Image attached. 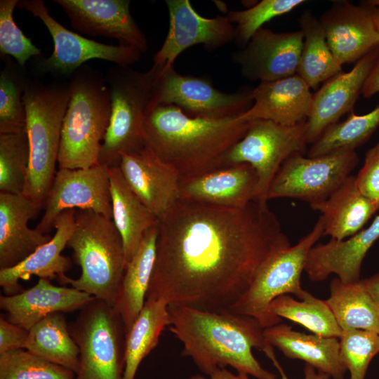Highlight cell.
<instances>
[{
  "mask_svg": "<svg viewBox=\"0 0 379 379\" xmlns=\"http://www.w3.org/2000/svg\"><path fill=\"white\" fill-rule=\"evenodd\" d=\"M171 324L168 304L147 298L139 315L125 335V368L123 379H135L142 361L157 347Z\"/></svg>",
  "mask_w": 379,
  "mask_h": 379,
  "instance_id": "obj_31",
  "label": "cell"
},
{
  "mask_svg": "<svg viewBox=\"0 0 379 379\" xmlns=\"http://www.w3.org/2000/svg\"><path fill=\"white\" fill-rule=\"evenodd\" d=\"M378 335H379V333H378Z\"/></svg>",
  "mask_w": 379,
  "mask_h": 379,
  "instance_id": "obj_50",
  "label": "cell"
},
{
  "mask_svg": "<svg viewBox=\"0 0 379 379\" xmlns=\"http://www.w3.org/2000/svg\"><path fill=\"white\" fill-rule=\"evenodd\" d=\"M36 230L47 234L64 211L89 210L112 220L109 167L100 164L86 168H59L43 205Z\"/></svg>",
  "mask_w": 379,
  "mask_h": 379,
  "instance_id": "obj_14",
  "label": "cell"
},
{
  "mask_svg": "<svg viewBox=\"0 0 379 379\" xmlns=\"http://www.w3.org/2000/svg\"><path fill=\"white\" fill-rule=\"evenodd\" d=\"M303 40L300 29L275 32L262 27L246 46L232 53V59L248 80L281 79L297 74Z\"/></svg>",
  "mask_w": 379,
  "mask_h": 379,
  "instance_id": "obj_16",
  "label": "cell"
},
{
  "mask_svg": "<svg viewBox=\"0 0 379 379\" xmlns=\"http://www.w3.org/2000/svg\"><path fill=\"white\" fill-rule=\"evenodd\" d=\"M361 281L374 302L379 306V274L361 279Z\"/></svg>",
  "mask_w": 379,
  "mask_h": 379,
  "instance_id": "obj_48",
  "label": "cell"
},
{
  "mask_svg": "<svg viewBox=\"0 0 379 379\" xmlns=\"http://www.w3.org/2000/svg\"><path fill=\"white\" fill-rule=\"evenodd\" d=\"M68 326L79 349L74 379H123L126 330L112 306L95 298Z\"/></svg>",
  "mask_w": 379,
  "mask_h": 379,
  "instance_id": "obj_9",
  "label": "cell"
},
{
  "mask_svg": "<svg viewBox=\"0 0 379 379\" xmlns=\"http://www.w3.org/2000/svg\"><path fill=\"white\" fill-rule=\"evenodd\" d=\"M119 167L131 190L158 220L180 199V175L147 147L123 154Z\"/></svg>",
  "mask_w": 379,
  "mask_h": 379,
  "instance_id": "obj_20",
  "label": "cell"
},
{
  "mask_svg": "<svg viewBox=\"0 0 379 379\" xmlns=\"http://www.w3.org/2000/svg\"><path fill=\"white\" fill-rule=\"evenodd\" d=\"M29 161L25 128L0 133V192L23 193Z\"/></svg>",
  "mask_w": 379,
  "mask_h": 379,
  "instance_id": "obj_37",
  "label": "cell"
},
{
  "mask_svg": "<svg viewBox=\"0 0 379 379\" xmlns=\"http://www.w3.org/2000/svg\"><path fill=\"white\" fill-rule=\"evenodd\" d=\"M25 350L77 373L79 349L62 312L51 314L29 330Z\"/></svg>",
  "mask_w": 379,
  "mask_h": 379,
  "instance_id": "obj_34",
  "label": "cell"
},
{
  "mask_svg": "<svg viewBox=\"0 0 379 379\" xmlns=\"http://www.w3.org/2000/svg\"><path fill=\"white\" fill-rule=\"evenodd\" d=\"M371 1H334L320 17L328 46L343 66L359 61L379 46Z\"/></svg>",
  "mask_w": 379,
  "mask_h": 379,
  "instance_id": "obj_17",
  "label": "cell"
},
{
  "mask_svg": "<svg viewBox=\"0 0 379 379\" xmlns=\"http://www.w3.org/2000/svg\"><path fill=\"white\" fill-rule=\"evenodd\" d=\"M168 311L169 330L182 343V354L190 357L204 375L230 366L256 379H278L253 354V348L266 356L274 352L256 319L180 305H168Z\"/></svg>",
  "mask_w": 379,
  "mask_h": 379,
  "instance_id": "obj_2",
  "label": "cell"
},
{
  "mask_svg": "<svg viewBox=\"0 0 379 379\" xmlns=\"http://www.w3.org/2000/svg\"><path fill=\"white\" fill-rule=\"evenodd\" d=\"M305 122L284 126L268 120L251 121L245 135L225 156L222 167L241 163L252 166L258 178L254 201L267 204L270 187L281 165L306 149Z\"/></svg>",
  "mask_w": 379,
  "mask_h": 379,
  "instance_id": "obj_10",
  "label": "cell"
},
{
  "mask_svg": "<svg viewBox=\"0 0 379 379\" xmlns=\"http://www.w3.org/2000/svg\"><path fill=\"white\" fill-rule=\"evenodd\" d=\"M321 216L312 230L296 244L275 254L258 270L242 296L227 311L256 319L264 328L281 322L270 309L277 297L293 294L299 300L307 291L301 287L300 278L310 249L324 235Z\"/></svg>",
  "mask_w": 379,
  "mask_h": 379,
  "instance_id": "obj_8",
  "label": "cell"
},
{
  "mask_svg": "<svg viewBox=\"0 0 379 379\" xmlns=\"http://www.w3.org/2000/svg\"><path fill=\"white\" fill-rule=\"evenodd\" d=\"M275 368L278 370L280 374L279 379H289L283 368L277 360L276 355L272 356L270 359ZM304 379H330V376L326 373L318 371L315 368L308 364H305L304 366Z\"/></svg>",
  "mask_w": 379,
  "mask_h": 379,
  "instance_id": "obj_46",
  "label": "cell"
},
{
  "mask_svg": "<svg viewBox=\"0 0 379 379\" xmlns=\"http://www.w3.org/2000/svg\"><path fill=\"white\" fill-rule=\"evenodd\" d=\"M95 298L73 287L56 286L39 278L32 288L0 296V308L7 319L29 331L46 317L82 309Z\"/></svg>",
  "mask_w": 379,
  "mask_h": 379,
  "instance_id": "obj_24",
  "label": "cell"
},
{
  "mask_svg": "<svg viewBox=\"0 0 379 379\" xmlns=\"http://www.w3.org/2000/svg\"><path fill=\"white\" fill-rule=\"evenodd\" d=\"M109 176L112 220L122 239L127 265L145 232L159 220L131 190L119 166L109 168Z\"/></svg>",
  "mask_w": 379,
  "mask_h": 379,
  "instance_id": "obj_30",
  "label": "cell"
},
{
  "mask_svg": "<svg viewBox=\"0 0 379 379\" xmlns=\"http://www.w3.org/2000/svg\"><path fill=\"white\" fill-rule=\"evenodd\" d=\"M298 22L304 40L297 75L310 88L317 89L321 84L343 72L342 65L328 46L319 18L310 10H305Z\"/></svg>",
  "mask_w": 379,
  "mask_h": 379,
  "instance_id": "obj_32",
  "label": "cell"
},
{
  "mask_svg": "<svg viewBox=\"0 0 379 379\" xmlns=\"http://www.w3.org/2000/svg\"><path fill=\"white\" fill-rule=\"evenodd\" d=\"M326 302L342 330L363 329L379 333V306L365 288L361 279L344 283L338 277L330 284Z\"/></svg>",
  "mask_w": 379,
  "mask_h": 379,
  "instance_id": "obj_33",
  "label": "cell"
},
{
  "mask_svg": "<svg viewBox=\"0 0 379 379\" xmlns=\"http://www.w3.org/2000/svg\"><path fill=\"white\" fill-rule=\"evenodd\" d=\"M41 208L22 194L0 192V270L16 266L51 239L28 226Z\"/></svg>",
  "mask_w": 379,
  "mask_h": 379,
  "instance_id": "obj_26",
  "label": "cell"
},
{
  "mask_svg": "<svg viewBox=\"0 0 379 379\" xmlns=\"http://www.w3.org/2000/svg\"><path fill=\"white\" fill-rule=\"evenodd\" d=\"M290 246L267 204L252 201L244 208H228L179 199L159 220L147 298L227 310L263 264Z\"/></svg>",
  "mask_w": 379,
  "mask_h": 379,
  "instance_id": "obj_1",
  "label": "cell"
},
{
  "mask_svg": "<svg viewBox=\"0 0 379 379\" xmlns=\"http://www.w3.org/2000/svg\"><path fill=\"white\" fill-rule=\"evenodd\" d=\"M379 127V104L370 112L357 115L352 111L343 121L328 127L311 145L308 157H317L338 151H355Z\"/></svg>",
  "mask_w": 379,
  "mask_h": 379,
  "instance_id": "obj_36",
  "label": "cell"
},
{
  "mask_svg": "<svg viewBox=\"0 0 379 379\" xmlns=\"http://www.w3.org/2000/svg\"><path fill=\"white\" fill-rule=\"evenodd\" d=\"M18 2V0L0 1V53L3 57H13L20 67L25 69L26 62L31 58L40 55L41 50L14 21L13 11Z\"/></svg>",
  "mask_w": 379,
  "mask_h": 379,
  "instance_id": "obj_42",
  "label": "cell"
},
{
  "mask_svg": "<svg viewBox=\"0 0 379 379\" xmlns=\"http://www.w3.org/2000/svg\"><path fill=\"white\" fill-rule=\"evenodd\" d=\"M190 379H249L248 375L243 373H233L226 368H218L208 375H194Z\"/></svg>",
  "mask_w": 379,
  "mask_h": 379,
  "instance_id": "obj_47",
  "label": "cell"
},
{
  "mask_svg": "<svg viewBox=\"0 0 379 379\" xmlns=\"http://www.w3.org/2000/svg\"><path fill=\"white\" fill-rule=\"evenodd\" d=\"M264 335L287 358L302 360L333 379H345L347 369L340 359L338 338L306 334L281 323L265 328Z\"/></svg>",
  "mask_w": 379,
  "mask_h": 379,
  "instance_id": "obj_27",
  "label": "cell"
},
{
  "mask_svg": "<svg viewBox=\"0 0 379 379\" xmlns=\"http://www.w3.org/2000/svg\"><path fill=\"white\" fill-rule=\"evenodd\" d=\"M313 94L307 84L295 74L262 81L252 91L251 107L239 117L241 120H268L284 126L306 121Z\"/></svg>",
  "mask_w": 379,
  "mask_h": 379,
  "instance_id": "obj_25",
  "label": "cell"
},
{
  "mask_svg": "<svg viewBox=\"0 0 379 379\" xmlns=\"http://www.w3.org/2000/svg\"><path fill=\"white\" fill-rule=\"evenodd\" d=\"M252 91L244 88L231 93L222 92L206 79L180 74L171 66L161 69L149 109L159 105H174L192 117H239L251 107Z\"/></svg>",
  "mask_w": 379,
  "mask_h": 379,
  "instance_id": "obj_11",
  "label": "cell"
},
{
  "mask_svg": "<svg viewBox=\"0 0 379 379\" xmlns=\"http://www.w3.org/2000/svg\"><path fill=\"white\" fill-rule=\"evenodd\" d=\"M67 247L81 270L67 284L114 306L126 263L122 239L113 220L89 210H76Z\"/></svg>",
  "mask_w": 379,
  "mask_h": 379,
  "instance_id": "obj_6",
  "label": "cell"
},
{
  "mask_svg": "<svg viewBox=\"0 0 379 379\" xmlns=\"http://www.w3.org/2000/svg\"><path fill=\"white\" fill-rule=\"evenodd\" d=\"M375 6L373 10V19L377 32L379 34V1H371Z\"/></svg>",
  "mask_w": 379,
  "mask_h": 379,
  "instance_id": "obj_49",
  "label": "cell"
},
{
  "mask_svg": "<svg viewBox=\"0 0 379 379\" xmlns=\"http://www.w3.org/2000/svg\"><path fill=\"white\" fill-rule=\"evenodd\" d=\"M69 100L68 84H44L27 78L23 102L29 161L22 194L41 208L56 173L62 121Z\"/></svg>",
  "mask_w": 379,
  "mask_h": 379,
  "instance_id": "obj_5",
  "label": "cell"
},
{
  "mask_svg": "<svg viewBox=\"0 0 379 379\" xmlns=\"http://www.w3.org/2000/svg\"><path fill=\"white\" fill-rule=\"evenodd\" d=\"M69 18L72 27L89 36L117 39L119 45L141 53L147 49L143 32L132 17L129 0H54Z\"/></svg>",
  "mask_w": 379,
  "mask_h": 379,
  "instance_id": "obj_18",
  "label": "cell"
},
{
  "mask_svg": "<svg viewBox=\"0 0 379 379\" xmlns=\"http://www.w3.org/2000/svg\"><path fill=\"white\" fill-rule=\"evenodd\" d=\"M258 175L248 164L225 166L201 175L180 177V199L228 208L255 200Z\"/></svg>",
  "mask_w": 379,
  "mask_h": 379,
  "instance_id": "obj_21",
  "label": "cell"
},
{
  "mask_svg": "<svg viewBox=\"0 0 379 379\" xmlns=\"http://www.w3.org/2000/svg\"><path fill=\"white\" fill-rule=\"evenodd\" d=\"M158 234L159 222L145 232L125 270L113 307L121 317L126 333L146 300L156 260Z\"/></svg>",
  "mask_w": 379,
  "mask_h": 379,
  "instance_id": "obj_29",
  "label": "cell"
},
{
  "mask_svg": "<svg viewBox=\"0 0 379 379\" xmlns=\"http://www.w3.org/2000/svg\"><path fill=\"white\" fill-rule=\"evenodd\" d=\"M17 8L39 18L53 39L52 54L40 60L37 65L42 73L71 76L90 60L100 59L117 65L130 66L141 57L142 53L134 48L105 44L67 29L50 15L42 0H18Z\"/></svg>",
  "mask_w": 379,
  "mask_h": 379,
  "instance_id": "obj_13",
  "label": "cell"
},
{
  "mask_svg": "<svg viewBox=\"0 0 379 379\" xmlns=\"http://www.w3.org/2000/svg\"><path fill=\"white\" fill-rule=\"evenodd\" d=\"M75 209L62 212L54 225V236L39 246L22 262L11 268L0 270V286L6 295H12L23 291L20 280H28L32 276L44 279H56L62 285H67L69 277L66 272L71 268L70 259L62 255L75 226Z\"/></svg>",
  "mask_w": 379,
  "mask_h": 379,
  "instance_id": "obj_22",
  "label": "cell"
},
{
  "mask_svg": "<svg viewBox=\"0 0 379 379\" xmlns=\"http://www.w3.org/2000/svg\"><path fill=\"white\" fill-rule=\"evenodd\" d=\"M358 162L356 151H338L317 157L293 154L275 175L267 199L293 198L310 205L324 201L342 185Z\"/></svg>",
  "mask_w": 379,
  "mask_h": 379,
  "instance_id": "obj_12",
  "label": "cell"
},
{
  "mask_svg": "<svg viewBox=\"0 0 379 379\" xmlns=\"http://www.w3.org/2000/svg\"><path fill=\"white\" fill-rule=\"evenodd\" d=\"M378 56L379 46L357 61L350 72H343L331 78L313 94L310 112L305 122L307 144L314 143L328 127L353 111Z\"/></svg>",
  "mask_w": 379,
  "mask_h": 379,
  "instance_id": "obj_19",
  "label": "cell"
},
{
  "mask_svg": "<svg viewBox=\"0 0 379 379\" xmlns=\"http://www.w3.org/2000/svg\"><path fill=\"white\" fill-rule=\"evenodd\" d=\"M169 29L165 40L153 58L161 68L173 66L177 57L187 48L202 44L208 51L234 40V25L227 15L201 16L189 0H166Z\"/></svg>",
  "mask_w": 379,
  "mask_h": 379,
  "instance_id": "obj_15",
  "label": "cell"
},
{
  "mask_svg": "<svg viewBox=\"0 0 379 379\" xmlns=\"http://www.w3.org/2000/svg\"><path fill=\"white\" fill-rule=\"evenodd\" d=\"M161 67L145 72L116 65L105 76L111 93L110 121L102 145L99 164L119 166L121 156L146 147L144 119L149 111L154 86Z\"/></svg>",
  "mask_w": 379,
  "mask_h": 379,
  "instance_id": "obj_7",
  "label": "cell"
},
{
  "mask_svg": "<svg viewBox=\"0 0 379 379\" xmlns=\"http://www.w3.org/2000/svg\"><path fill=\"white\" fill-rule=\"evenodd\" d=\"M271 312L305 327L314 334L339 338L342 329L327 305L323 300L307 292L301 300L288 294L275 298L270 304Z\"/></svg>",
  "mask_w": 379,
  "mask_h": 379,
  "instance_id": "obj_35",
  "label": "cell"
},
{
  "mask_svg": "<svg viewBox=\"0 0 379 379\" xmlns=\"http://www.w3.org/2000/svg\"><path fill=\"white\" fill-rule=\"evenodd\" d=\"M379 239V215L367 228L344 240L331 239L314 245L305 267L312 281H322L335 274L344 283L360 281L361 267L368 251Z\"/></svg>",
  "mask_w": 379,
  "mask_h": 379,
  "instance_id": "obj_23",
  "label": "cell"
},
{
  "mask_svg": "<svg viewBox=\"0 0 379 379\" xmlns=\"http://www.w3.org/2000/svg\"><path fill=\"white\" fill-rule=\"evenodd\" d=\"M304 2V0H262L244 10L230 11L227 17L235 25L234 41L246 46L265 22L291 12Z\"/></svg>",
  "mask_w": 379,
  "mask_h": 379,
  "instance_id": "obj_40",
  "label": "cell"
},
{
  "mask_svg": "<svg viewBox=\"0 0 379 379\" xmlns=\"http://www.w3.org/2000/svg\"><path fill=\"white\" fill-rule=\"evenodd\" d=\"M361 193L379 210V142L366 153L364 164L355 176Z\"/></svg>",
  "mask_w": 379,
  "mask_h": 379,
  "instance_id": "obj_43",
  "label": "cell"
},
{
  "mask_svg": "<svg viewBox=\"0 0 379 379\" xmlns=\"http://www.w3.org/2000/svg\"><path fill=\"white\" fill-rule=\"evenodd\" d=\"M75 373L27 350L0 354V379H74Z\"/></svg>",
  "mask_w": 379,
  "mask_h": 379,
  "instance_id": "obj_39",
  "label": "cell"
},
{
  "mask_svg": "<svg viewBox=\"0 0 379 379\" xmlns=\"http://www.w3.org/2000/svg\"><path fill=\"white\" fill-rule=\"evenodd\" d=\"M29 331L0 317V354L25 349Z\"/></svg>",
  "mask_w": 379,
  "mask_h": 379,
  "instance_id": "obj_44",
  "label": "cell"
},
{
  "mask_svg": "<svg viewBox=\"0 0 379 379\" xmlns=\"http://www.w3.org/2000/svg\"><path fill=\"white\" fill-rule=\"evenodd\" d=\"M310 206L321 213L324 235L338 241L350 238L362 230L378 211L375 204L359 190L353 175L348 176L327 199Z\"/></svg>",
  "mask_w": 379,
  "mask_h": 379,
  "instance_id": "obj_28",
  "label": "cell"
},
{
  "mask_svg": "<svg viewBox=\"0 0 379 379\" xmlns=\"http://www.w3.org/2000/svg\"><path fill=\"white\" fill-rule=\"evenodd\" d=\"M69 100L63 118L59 168H86L99 164L112 110L105 77L83 65L70 76Z\"/></svg>",
  "mask_w": 379,
  "mask_h": 379,
  "instance_id": "obj_4",
  "label": "cell"
},
{
  "mask_svg": "<svg viewBox=\"0 0 379 379\" xmlns=\"http://www.w3.org/2000/svg\"><path fill=\"white\" fill-rule=\"evenodd\" d=\"M379 93V56L371 70L362 89V95L370 98Z\"/></svg>",
  "mask_w": 379,
  "mask_h": 379,
  "instance_id": "obj_45",
  "label": "cell"
},
{
  "mask_svg": "<svg viewBox=\"0 0 379 379\" xmlns=\"http://www.w3.org/2000/svg\"><path fill=\"white\" fill-rule=\"evenodd\" d=\"M5 57L7 60L0 72V133L18 131L26 127L25 69Z\"/></svg>",
  "mask_w": 379,
  "mask_h": 379,
  "instance_id": "obj_38",
  "label": "cell"
},
{
  "mask_svg": "<svg viewBox=\"0 0 379 379\" xmlns=\"http://www.w3.org/2000/svg\"><path fill=\"white\" fill-rule=\"evenodd\" d=\"M340 359L350 372V379H365L370 362L379 353V335L357 328L342 330Z\"/></svg>",
  "mask_w": 379,
  "mask_h": 379,
  "instance_id": "obj_41",
  "label": "cell"
},
{
  "mask_svg": "<svg viewBox=\"0 0 379 379\" xmlns=\"http://www.w3.org/2000/svg\"><path fill=\"white\" fill-rule=\"evenodd\" d=\"M251 121L238 117H192L174 105L150 109L144 119L145 145L180 177L222 167L227 152L247 132Z\"/></svg>",
  "mask_w": 379,
  "mask_h": 379,
  "instance_id": "obj_3",
  "label": "cell"
}]
</instances>
